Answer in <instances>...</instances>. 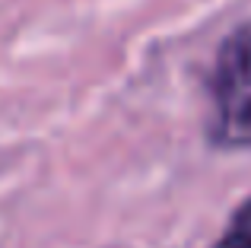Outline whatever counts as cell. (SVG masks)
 <instances>
[{"label": "cell", "instance_id": "6da1fadb", "mask_svg": "<svg viewBox=\"0 0 251 248\" xmlns=\"http://www.w3.org/2000/svg\"><path fill=\"white\" fill-rule=\"evenodd\" d=\"M207 137L220 149H251V19L235 25L216 51Z\"/></svg>", "mask_w": 251, "mask_h": 248}, {"label": "cell", "instance_id": "7a4b0ae2", "mask_svg": "<svg viewBox=\"0 0 251 248\" xmlns=\"http://www.w3.org/2000/svg\"><path fill=\"white\" fill-rule=\"evenodd\" d=\"M213 248H251V198L232 213L229 229L216 239Z\"/></svg>", "mask_w": 251, "mask_h": 248}]
</instances>
